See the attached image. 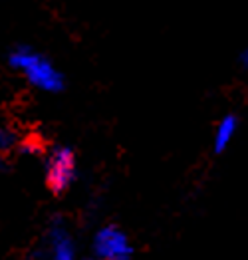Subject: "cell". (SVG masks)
Segmentation results:
<instances>
[{"mask_svg": "<svg viewBox=\"0 0 248 260\" xmlns=\"http://www.w3.org/2000/svg\"><path fill=\"white\" fill-rule=\"evenodd\" d=\"M91 252L103 260H127L133 254L129 237L115 224L99 229L91 240Z\"/></svg>", "mask_w": 248, "mask_h": 260, "instance_id": "3957f363", "label": "cell"}, {"mask_svg": "<svg viewBox=\"0 0 248 260\" xmlns=\"http://www.w3.org/2000/svg\"><path fill=\"white\" fill-rule=\"evenodd\" d=\"M240 62H242V64L248 68V48L244 50V52H242V56H240Z\"/></svg>", "mask_w": 248, "mask_h": 260, "instance_id": "52a82bcc", "label": "cell"}, {"mask_svg": "<svg viewBox=\"0 0 248 260\" xmlns=\"http://www.w3.org/2000/svg\"><path fill=\"white\" fill-rule=\"evenodd\" d=\"M40 256L56 260H72L76 256V240L62 218L50 222L44 235V248L38 252Z\"/></svg>", "mask_w": 248, "mask_h": 260, "instance_id": "277c9868", "label": "cell"}, {"mask_svg": "<svg viewBox=\"0 0 248 260\" xmlns=\"http://www.w3.org/2000/svg\"><path fill=\"white\" fill-rule=\"evenodd\" d=\"M238 129V121L234 115H226L225 119L217 125V131H215V149L221 153L225 151L226 147L230 145V141L234 139V133Z\"/></svg>", "mask_w": 248, "mask_h": 260, "instance_id": "5b68a950", "label": "cell"}, {"mask_svg": "<svg viewBox=\"0 0 248 260\" xmlns=\"http://www.w3.org/2000/svg\"><path fill=\"white\" fill-rule=\"evenodd\" d=\"M44 179L54 195H64L69 191L78 179L76 153L66 145L52 147L44 159Z\"/></svg>", "mask_w": 248, "mask_h": 260, "instance_id": "7a4b0ae2", "label": "cell"}, {"mask_svg": "<svg viewBox=\"0 0 248 260\" xmlns=\"http://www.w3.org/2000/svg\"><path fill=\"white\" fill-rule=\"evenodd\" d=\"M18 133L12 129V127H8V125H0V153L4 155V153L12 151L16 145H18Z\"/></svg>", "mask_w": 248, "mask_h": 260, "instance_id": "8992f818", "label": "cell"}, {"mask_svg": "<svg viewBox=\"0 0 248 260\" xmlns=\"http://www.w3.org/2000/svg\"><path fill=\"white\" fill-rule=\"evenodd\" d=\"M10 68L22 72L24 78L40 91L46 93H58L66 87L64 74L52 64L46 56L36 52L30 46H18L8 56Z\"/></svg>", "mask_w": 248, "mask_h": 260, "instance_id": "6da1fadb", "label": "cell"}]
</instances>
